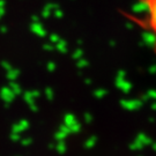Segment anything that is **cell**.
<instances>
[{
    "label": "cell",
    "instance_id": "6da1fadb",
    "mask_svg": "<svg viewBox=\"0 0 156 156\" xmlns=\"http://www.w3.org/2000/svg\"><path fill=\"white\" fill-rule=\"evenodd\" d=\"M142 6V14H127L125 16L129 19L136 27L148 33L153 39V51L156 55V0H139Z\"/></svg>",
    "mask_w": 156,
    "mask_h": 156
}]
</instances>
